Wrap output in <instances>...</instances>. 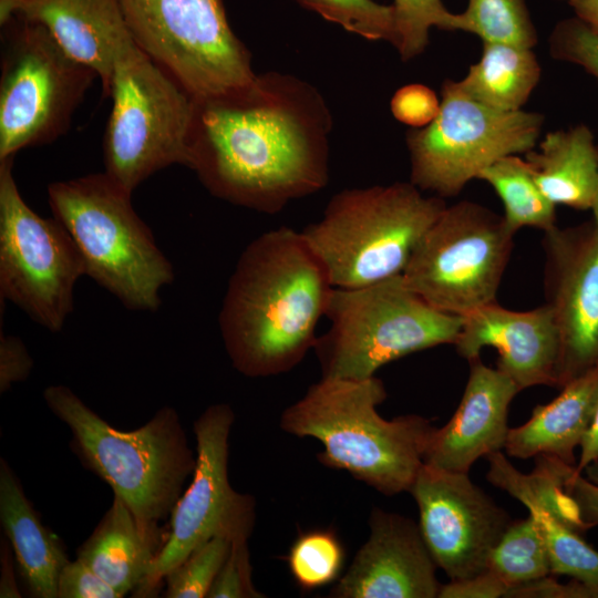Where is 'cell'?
Masks as SVG:
<instances>
[{
	"mask_svg": "<svg viewBox=\"0 0 598 598\" xmlns=\"http://www.w3.org/2000/svg\"><path fill=\"white\" fill-rule=\"evenodd\" d=\"M194 101L189 168L214 196L275 214L327 185L332 115L315 85L270 71Z\"/></svg>",
	"mask_w": 598,
	"mask_h": 598,
	"instance_id": "obj_1",
	"label": "cell"
},
{
	"mask_svg": "<svg viewBox=\"0 0 598 598\" xmlns=\"http://www.w3.org/2000/svg\"><path fill=\"white\" fill-rule=\"evenodd\" d=\"M301 231L268 230L241 252L218 316L233 367L249 378L289 372L313 349L333 289Z\"/></svg>",
	"mask_w": 598,
	"mask_h": 598,
	"instance_id": "obj_2",
	"label": "cell"
},
{
	"mask_svg": "<svg viewBox=\"0 0 598 598\" xmlns=\"http://www.w3.org/2000/svg\"><path fill=\"white\" fill-rule=\"evenodd\" d=\"M378 377L363 380L321 378L280 416V427L313 437L323 450L318 461L348 472L385 496L409 492L435 429L416 414L383 419L377 406L386 399Z\"/></svg>",
	"mask_w": 598,
	"mask_h": 598,
	"instance_id": "obj_3",
	"label": "cell"
},
{
	"mask_svg": "<svg viewBox=\"0 0 598 598\" xmlns=\"http://www.w3.org/2000/svg\"><path fill=\"white\" fill-rule=\"evenodd\" d=\"M43 399L72 433L83 464L106 482L144 522L171 515L193 475L196 456L174 408L163 406L138 429L113 427L70 388L50 385Z\"/></svg>",
	"mask_w": 598,
	"mask_h": 598,
	"instance_id": "obj_4",
	"label": "cell"
},
{
	"mask_svg": "<svg viewBox=\"0 0 598 598\" xmlns=\"http://www.w3.org/2000/svg\"><path fill=\"white\" fill-rule=\"evenodd\" d=\"M131 195L105 172L48 186L49 205L78 247L85 275L127 309L155 311L174 270Z\"/></svg>",
	"mask_w": 598,
	"mask_h": 598,
	"instance_id": "obj_5",
	"label": "cell"
},
{
	"mask_svg": "<svg viewBox=\"0 0 598 598\" xmlns=\"http://www.w3.org/2000/svg\"><path fill=\"white\" fill-rule=\"evenodd\" d=\"M446 203L411 182L340 190L301 233L336 288L369 286L401 275Z\"/></svg>",
	"mask_w": 598,
	"mask_h": 598,
	"instance_id": "obj_6",
	"label": "cell"
},
{
	"mask_svg": "<svg viewBox=\"0 0 598 598\" xmlns=\"http://www.w3.org/2000/svg\"><path fill=\"white\" fill-rule=\"evenodd\" d=\"M326 333L313 350L322 378L363 380L400 358L454 344L463 318L440 311L411 290L401 275L358 288H333Z\"/></svg>",
	"mask_w": 598,
	"mask_h": 598,
	"instance_id": "obj_7",
	"label": "cell"
},
{
	"mask_svg": "<svg viewBox=\"0 0 598 598\" xmlns=\"http://www.w3.org/2000/svg\"><path fill=\"white\" fill-rule=\"evenodd\" d=\"M105 173L127 192L169 165L189 167L195 101L134 41L117 55L107 94Z\"/></svg>",
	"mask_w": 598,
	"mask_h": 598,
	"instance_id": "obj_8",
	"label": "cell"
},
{
	"mask_svg": "<svg viewBox=\"0 0 598 598\" xmlns=\"http://www.w3.org/2000/svg\"><path fill=\"white\" fill-rule=\"evenodd\" d=\"M1 28L0 161H4L61 136L97 75L37 22L11 18Z\"/></svg>",
	"mask_w": 598,
	"mask_h": 598,
	"instance_id": "obj_9",
	"label": "cell"
},
{
	"mask_svg": "<svg viewBox=\"0 0 598 598\" xmlns=\"http://www.w3.org/2000/svg\"><path fill=\"white\" fill-rule=\"evenodd\" d=\"M514 236L503 216L483 205H446L416 245L402 277L435 309L465 316L496 301Z\"/></svg>",
	"mask_w": 598,
	"mask_h": 598,
	"instance_id": "obj_10",
	"label": "cell"
},
{
	"mask_svg": "<svg viewBox=\"0 0 598 598\" xmlns=\"http://www.w3.org/2000/svg\"><path fill=\"white\" fill-rule=\"evenodd\" d=\"M437 116L408 131L410 182L439 197H452L485 167L508 155L526 154L539 138L544 116L483 105L446 80Z\"/></svg>",
	"mask_w": 598,
	"mask_h": 598,
	"instance_id": "obj_11",
	"label": "cell"
},
{
	"mask_svg": "<svg viewBox=\"0 0 598 598\" xmlns=\"http://www.w3.org/2000/svg\"><path fill=\"white\" fill-rule=\"evenodd\" d=\"M134 42L194 97L248 84L251 55L221 0H120Z\"/></svg>",
	"mask_w": 598,
	"mask_h": 598,
	"instance_id": "obj_12",
	"label": "cell"
},
{
	"mask_svg": "<svg viewBox=\"0 0 598 598\" xmlns=\"http://www.w3.org/2000/svg\"><path fill=\"white\" fill-rule=\"evenodd\" d=\"M12 168L13 158L0 161V298L58 332L73 310L84 262L63 225L28 206Z\"/></svg>",
	"mask_w": 598,
	"mask_h": 598,
	"instance_id": "obj_13",
	"label": "cell"
},
{
	"mask_svg": "<svg viewBox=\"0 0 598 598\" xmlns=\"http://www.w3.org/2000/svg\"><path fill=\"white\" fill-rule=\"evenodd\" d=\"M234 421L231 408L218 403L194 422L196 465L192 483L173 507L168 537L133 597L157 596L167 573L213 537L249 539L256 519L255 498L235 491L228 477Z\"/></svg>",
	"mask_w": 598,
	"mask_h": 598,
	"instance_id": "obj_14",
	"label": "cell"
},
{
	"mask_svg": "<svg viewBox=\"0 0 598 598\" xmlns=\"http://www.w3.org/2000/svg\"><path fill=\"white\" fill-rule=\"evenodd\" d=\"M409 492L437 568L451 580L485 571L492 549L512 523L508 513L464 472L423 464Z\"/></svg>",
	"mask_w": 598,
	"mask_h": 598,
	"instance_id": "obj_15",
	"label": "cell"
},
{
	"mask_svg": "<svg viewBox=\"0 0 598 598\" xmlns=\"http://www.w3.org/2000/svg\"><path fill=\"white\" fill-rule=\"evenodd\" d=\"M544 292L559 336L556 386L598 365V225L544 231Z\"/></svg>",
	"mask_w": 598,
	"mask_h": 598,
	"instance_id": "obj_16",
	"label": "cell"
},
{
	"mask_svg": "<svg viewBox=\"0 0 598 598\" xmlns=\"http://www.w3.org/2000/svg\"><path fill=\"white\" fill-rule=\"evenodd\" d=\"M370 534L348 570L331 588L333 598H435L437 566L419 524L374 507Z\"/></svg>",
	"mask_w": 598,
	"mask_h": 598,
	"instance_id": "obj_17",
	"label": "cell"
},
{
	"mask_svg": "<svg viewBox=\"0 0 598 598\" xmlns=\"http://www.w3.org/2000/svg\"><path fill=\"white\" fill-rule=\"evenodd\" d=\"M463 323L454 343L466 360L480 357L483 348L498 352L497 369L519 391L535 385L556 386L559 336L546 303L526 311L502 307L496 301L462 316Z\"/></svg>",
	"mask_w": 598,
	"mask_h": 598,
	"instance_id": "obj_18",
	"label": "cell"
},
{
	"mask_svg": "<svg viewBox=\"0 0 598 598\" xmlns=\"http://www.w3.org/2000/svg\"><path fill=\"white\" fill-rule=\"evenodd\" d=\"M468 362L461 402L448 422L434 429L424 455L426 465L468 473L480 457L505 447L508 408L519 390L506 374L485 365L480 357Z\"/></svg>",
	"mask_w": 598,
	"mask_h": 598,
	"instance_id": "obj_19",
	"label": "cell"
},
{
	"mask_svg": "<svg viewBox=\"0 0 598 598\" xmlns=\"http://www.w3.org/2000/svg\"><path fill=\"white\" fill-rule=\"evenodd\" d=\"M11 18L44 27L64 52L94 71L105 95L117 55L134 41L120 0H0V24Z\"/></svg>",
	"mask_w": 598,
	"mask_h": 598,
	"instance_id": "obj_20",
	"label": "cell"
},
{
	"mask_svg": "<svg viewBox=\"0 0 598 598\" xmlns=\"http://www.w3.org/2000/svg\"><path fill=\"white\" fill-rule=\"evenodd\" d=\"M167 537L168 529L141 520L114 495L110 508L79 547L76 558L124 597L142 582Z\"/></svg>",
	"mask_w": 598,
	"mask_h": 598,
	"instance_id": "obj_21",
	"label": "cell"
},
{
	"mask_svg": "<svg viewBox=\"0 0 598 598\" xmlns=\"http://www.w3.org/2000/svg\"><path fill=\"white\" fill-rule=\"evenodd\" d=\"M598 405V365L561 386L549 403L537 405L527 422L509 427L507 455L529 458L548 455L575 466Z\"/></svg>",
	"mask_w": 598,
	"mask_h": 598,
	"instance_id": "obj_22",
	"label": "cell"
},
{
	"mask_svg": "<svg viewBox=\"0 0 598 598\" xmlns=\"http://www.w3.org/2000/svg\"><path fill=\"white\" fill-rule=\"evenodd\" d=\"M0 522L30 596L58 598L60 571L69 561L65 548L41 523L3 458L0 460Z\"/></svg>",
	"mask_w": 598,
	"mask_h": 598,
	"instance_id": "obj_23",
	"label": "cell"
},
{
	"mask_svg": "<svg viewBox=\"0 0 598 598\" xmlns=\"http://www.w3.org/2000/svg\"><path fill=\"white\" fill-rule=\"evenodd\" d=\"M525 161L553 204L591 209L598 189V147L587 125L547 133Z\"/></svg>",
	"mask_w": 598,
	"mask_h": 598,
	"instance_id": "obj_24",
	"label": "cell"
},
{
	"mask_svg": "<svg viewBox=\"0 0 598 598\" xmlns=\"http://www.w3.org/2000/svg\"><path fill=\"white\" fill-rule=\"evenodd\" d=\"M540 64L533 49L484 42L480 60L456 81L472 100L501 111H518L540 80Z\"/></svg>",
	"mask_w": 598,
	"mask_h": 598,
	"instance_id": "obj_25",
	"label": "cell"
},
{
	"mask_svg": "<svg viewBox=\"0 0 598 598\" xmlns=\"http://www.w3.org/2000/svg\"><path fill=\"white\" fill-rule=\"evenodd\" d=\"M486 458L489 464L487 481L519 501L528 512L544 511L581 534L587 532L563 487L566 463L553 456L537 455L535 468L525 474L502 451L491 453Z\"/></svg>",
	"mask_w": 598,
	"mask_h": 598,
	"instance_id": "obj_26",
	"label": "cell"
},
{
	"mask_svg": "<svg viewBox=\"0 0 598 598\" xmlns=\"http://www.w3.org/2000/svg\"><path fill=\"white\" fill-rule=\"evenodd\" d=\"M489 184L502 200L506 226L516 234L523 227L544 231L556 226V205L536 184L525 158L502 157L477 175Z\"/></svg>",
	"mask_w": 598,
	"mask_h": 598,
	"instance_id": "obj_27",
	"label": "cell"
},
{
	"mask_svg": "<svg viewBox=\"0 0 598 598\" xmlns=\"http://www.w3.org/2000/svg\"><path fill=\"white\" fill-rule=\"evenodd\" d=\"M487 570L509 586L551 575L547 546L532 515L512 520L489 554Z\"/></svg>",
	"mask_w": 598,
	"mask_h": 598,
	"instance_id": "obj_28",
	"label": "cell"
},
{
	"mask_svg": "<svg viewBox=\"0 0 598 598\" xmlns=\"http://www.w3.org/2000/svg\"><path fill=\"white\" fill-rule=\"evenodd\" d=\"M457 31L477 35L483 43H506L533 49L536 28L526 0H468L457 13Z\"/></svg>",
	"mask_w": 598,
	"mask_h": 598,
	"instance_id": "obj_29",
	"label": "cell"
},
{
	"mask_svg": "<svg viewBox=\"0 0 598 598\" xmlns=\"http://www.w3.org/2000/svg\"><path fill=\"white\" fill-rule=\"evenodd\" d=\"M286 560L297 586L312 591L338 581L344 567L346 548L333 529L315 528L297 536Z\"/></svg>",
	"mask_w": 598,
	"mask_h": 598,
	"instance_id": "obj_30",
	"label": "cell"
},
{
	"mask_svg": "<svg viewBox=\"0 0 598 598\" xmlns=\"http://www.w3.org/2000/svg\"><path fill=\"white\" fill-rule=\"evenodd\" d=\"M395 20L394 48L403 61L424 52L432 28L457 31V13L448 11L442 0H393Z\"/></svg>",
	"mask_w": 598,
	"mask_h": 598,
	"instance_id": "obj_31",
	"label": "cell"
},
{
	"mask_svg": "<svg viewBox=\"0 0 598 598\" xmlns=\"http://www.w3.org/2000/svg\"><path fill=\"white\" fill-rule=\"evenodd\" d=\"M323 19L370 41L394 45L395 20L392 4L373 0H296Z\"/></svg>",
	"mask_w": 598,
	"mask_h": 598,
	"instance_id": "obj_32",
	"label": "cell"
},
{
	"mask_svg": "<svg viewBox=\"0 0 598 598\" xmlns=\"http://www.w3.org/2000/svg\"><path fill=\"white\" fill-rule=\"evenodd\" d=\"M231 540L216 536L194 549L164 580L166 598H204L224 565Z\"/></svg>",
	"mask_w": 598,
	"mask_h": 598,
	"instance_id": "obj_33",
	"label": "cell"
},
{
	"mask_svg": "<svg viewBox=\"0 0 598 598\" xmlns=\"http://www.w3.org/2000/svg\"><path fill=\"white\" fill-rule=\"evenodd\" d=\"M555 60L575 64L598 82V34L578 18L559 21L548 39Z\"/></svg>",
	"mask_w": 598,
	"mask_h": 598,
	"instance_id": "obj_34",
	"label": "cell"
},
{
	"mask_svg": "<svg viewBox=\"0 0 598 598\" xmlns=\"http://www.w3.org/2000/svg\"><path fill=\"white\" fill-rule=\"evenodd\" d=\"M252 581L248 539L231 542L229 554L216 576L207 598H262Z\"/></svg>",
	"mask_w": 598,
	"mask_h": 598,
	"instance_id": "obj_35",
	"label": "cell"
},
{
	"mask_svg": "<svg viewBox=\"0 0 598 598\" xmlns=\"http://www.w3.org/2000/svg\"><path fill=\"white\" fill-rule=\"evenodd\" d=\"M441 101L425 84L411 83L398 89L390 102L394 118L411 128L429 125L439 114Z\"/></svg>",
	"mask_w": 598,
	"mask_h": 598,
	"instance_id": "obj_36",
	"label": "cell"
},
{
	"mask_svg": "<svg viewBox=\"0 0 598 598\" xmlns=\"http://www.w3.org/2000/svg\"><path fill=\"white\" fill-rule=\"evenodd\" d=\"M58 598H121L120 594L85 563L69 560L60 571Z\"/></svg>",
	"mask_w": 598,
	"mask_h": 598,
	"instance_id": "obj_37",
	"label": "cell"
},
{
	"mask_svg": "<svg viewBox=\"0 0 598 598\" xmlns=\"http://www.w3.org/2000/svg\"><path fill=\"white\" fill-rule=\"evenodd\" d=\"M507 597L513 598H598V587L576 579L567 584L557 581L555 576H546L509 587Z\"/></svg>",
	"mask_w": 598,
	"mask_h": 598,
	"instance_id": "obj_38",
	"label": "cell"
},
{
	"mask_svg": "<svg viewBox=\"0 0 598 598\" xmlns=\"http://www.w3.org/2000/svg\"><path fill=\"white\" fill-rule=\"evenodd\" d=\"M563 487L575 504L586 529L598 525V484L584 477L573 465H565Z\"/></svg>",
	"mask_w": 598,
	"mask_h": 598,
	"instance_id": "obj_39",
	"label": "cell"
},
{
	"mask_svg": "<svg viewBox=\"0 0 598 598\" xmlns=\"http://www.w3.org/2000/svg\"><path fill=\"white\" fill-rule=\"evenodd\" d=\"M33 361L23 342L13 336L0 334V392L8 391L13 383L25 380Z\"/></svg>",
	"mask_w": 598,
	"mask_h": 598,
	"instance_id": "obj_40",
	"label": "cell"
},
{
	"mask_svg": "<svg viewBox=\"0 0 598 598\" xmlns=\"http://www.w3.org/2000/svg\"><path fill=\"white\" fill-rule=\"evenodd\" d=\"M509 585L489 570L476 576L451 580L441 585L440 598H501L507 597Z\"/></svg>",
	"mask_w": 598,
	"mask_h": 598,
	"instance_id": "obj_41",
	"label": "cell"
},
{
	"mask_svg": "<svg viewBox=\"0 0 598 598\" xmlns=\"http://www.w3.org/2000/svg\"><path fill=\"white\" fill-rule=\"evenodd\" d=\"M8 539V538H7ZM1 542V577H0V597L1 598H19L21 594L18 589L14 579V556L9 540Z\"/></svg>",
	"mask_w": 598,
	"mask_h": 598,
	"instance_id": "obj_42",
	"label": "cell"
},
{
	"mask_svg": "<svg viewBox=\"0 0 598 598\" xmlns=\"http://www.w3.org/2000/svg\"><path fill=\"white\" fill-rule=\"evenodd\" d=\"M579 448L580 454L575 465V470L581 473L588 465L598 462V405L592 422L585 434Z\"/></svg>",
	"mask_w": 598,
	"mask_h": 598,
	"instance_id": "obj_43",
	"label": "cell"
},
{
	"mask_svg": "<svg viewBox=\"0 0 598 598\" xmlns=\"http://www.w3.org/2000/svg\"><path fill=\"white\" fill-rule=\"evenodd\" d=\"M575 12V17L598 34V0H560Z\"/></svg>",
	"mask_w": 598,
	"mask_h": 598,
	"instance_id": "obj_44",
	"label": "cell"
},
{
	"mask_svg": "<svg viewBox=\"0 0 598 598\" xmlns=\"http://www.w3.org/2000/svg\"><path fill=\"white\" fill-rule=\"evenodd\" d=\"M597 147H598V142H597ZM590 210L592 212V216H594L592 220L598 225V189H597V194H596V197H595V200Z\"/></svg>",
	"mask_w": 598,
	"mask_h": 598,
	"instance_id": "obj_45",
	"label": "cell"
},
{
	"mask_svg": "<svg viewBox=\"0 0 598 598\" xmlns=\"http://www.w3.org/2000/svg\"><path fill=\"white\" fill-rule=\"evenodd\" d=\"M596 477H597V480H598V466H597V468H596Z\"/></svg>",
	"mask_w": 598,
	"mask_h": 598,
	"instance_id": "obj_46",
	"label": "cell"
}]
</instances>
